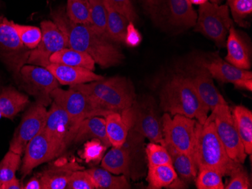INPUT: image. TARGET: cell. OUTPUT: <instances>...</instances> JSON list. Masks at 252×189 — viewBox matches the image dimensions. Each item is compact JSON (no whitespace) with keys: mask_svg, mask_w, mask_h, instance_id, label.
I'll return each mask as SVG.
<instances>
[{"mask_svg":"<svg viewBox=\"0 0 252 189\" xmlns=\"http://www.w3.org/2000/svg\"><path fill=\"white\" fill-rule=\"evenodd\" d=\"M51 16L66 37L68 48L87 54L102 68L117 66L123 62L124 55L110 39L97 33L91 25L73 23L63 7L55 10Z\"/></svg>","mask_w":252,"mask_h":189,"instance_id":"6da1fadb","label":"cell"},{"mask_svg":"<svg viewBox=\"0 0 252 189\" xmlns=\"http://www.w3.org/2000/svg\"><path fill=\"white\" fill-rule=\"evenodd\" d=\"M41 30L42 34L41 42L36 49L28 52L25 65L47 67L51 63L49 59L53 54L68 47L66 37L53 21H42Z\"/></svg>","mask_w":252,"mask_h":189,"instance_id":"7c38bea8","label":"cell"},{"mask_svg":"<svg viewBox=\"0 0 252 189\" xmlns=\"http://www.w3.org/2000/svg\"><path fill=\"white\" fill-rule=\"evenodd\" d=\"M160 107L171 115L196 118L200 124L207 120L209 108L201 101L189 77L175 76L162 87Z\"/></svg>","mask_w":252,"mask_h":189,"instance_id":"7a4b0ae2","label":"cell"},{"mask_svg":"<svg viewBox=\"0 0 252 189\" xmlns=\"http://www.w3.org/2000/svg\"><path fill=\"white\" fill-rule=\"evenodd\" d=\"M148 166L157 165L172 164L171 156L165 146L151 142L146 148Z\"/></svg>","mask_w":252,"mask_h":189,"instance_id":"f35d334b","label":"cell"},{"mask_svg":"<svg viewBox=\"0 0 252 189\" xmlns=\"http://www.w3.org/2000/svg\"><path fill=\"white\" fill-rule=\"evenodd\" d=\"M235 87L238 89H243L246 91H252V76L246 77L244 79L239 80L236 84H234Z\"/></svg>","mask_w":252,"mask_h":189,"instance_id":"f6af8a7d","label":"cell"},{"mask_svg":"<svg viewBox=\"0 0 252 189\" xmlns=\"http://www.w3.org/2000/svg\"><path fill=\"white\" fill-rule=\"evenodd\" d=\"M89 2L91 26L97 33L109 39L107 32V9L104 1L89 0Z\"/></svg>","mask_w":252,"mask_h":189,"instance_id":"1f68e13d","label":"cell"},{"mask_svg":"<svg viewBox=\"0 0 252 189\" xmlns=\"http://www.w3.org/2000/svg\"><path fill=\"white\" fill-rule=\"evenodd\" d=\"M66 189H95L93 178L87 170H76L72 173L68 181Z\"/></svg>","mask_w":252,"mask_h":189,"instance_id":"ab89813d","label":"cell"},{"mask_svg":"<svg viewBox=\"0 0 252 189\" xmlns=\"http://www.w3.org/2000/svg\"><path fill=\"white\" fill-rule=\"evenodd\" d=\"M54 103L62 107L69 116L80 123L86 118L94 116L105 117L110 113L100 108L93 99L81 91L70 88L69 90L55 89L51 93Z\"/></svg>","mask_w":252,"mask_h":189,"instance_id":"9c48e42d","label":"cell"},{"mask_svg":"<svg viewBox=\"0 0 252 189\" xmlns=\"http://www.w3.org/2000/svg\"><path fill=\"white\" fill-rule=\"evenodd\" d=\"M79 125L62 107L52 104L48 111L45 129L53 146L55 158H59L73 142Z\"/></svg>","mask_w":252,"mask_h":189,"instance_id":"30bf717a","label":"cell"},{"mask_svg":"<svg viewBox=\"0 0 252 189\" xmlns=\"http://www.w3.org/2000/svg\"><path fill=\"white\" fill-rule=\"evenodd\" d=\"M116 12L126 17L130 22L135 23L137 21V13L131 0H104Z\"/></svg>","mask_w":252,"mask_h":189,"instance_id":"60d3db41","label":"cell"},{"mask_svg":"<svg viewBox=\"0 0 252 189\" xmlns=\"http://www.w3.org/2000/svg\"><path fill=\"white\" fill-rule=\"evenodd\" d=\"M65 9L68 18L73 23L90 25L89 0H67Z\"/></svg>","mask_w":252,"mask_h":189,"instance_id":"d6a6232c","label":"cell"},{"mask_svg":"<svg viewBox=\"0 0 252 189\" xmlns=\"http://www.w3.org/2000/svg\"><path fill=\"white\" fill-rule=\"evenodd\" d=\"M79 170H84V167L79 166L76 162H69L65 159L55 161L42 173H39L42 189H66L72 173Z\"/></svg>","mask_w":252,"mask_h":189,"instance_id":"e0dca14e","label":"cell"},{"mask_svg":"<svg viewBox=\"0 0 252 189\" xmlns=\"http://www.w3.org/2000/svg\"><path fill=\"white\" fill-rule=\"evenodd\" d=\"M228 33L226 41L227 54L225 60L238 68L250 70L252 66L251 50L246 39L233 26L230 28Z\"/></svg>","mask_w":252,"mask_h":189,"instance_id":"ffe728a7","label":"cell"},{"mask_svg":"<svg viewBox=\"0 0 252 189\" xmlns=\"http://www.w3.org/2000/svg\"><path fill=\"white\" fill-rule=\"evenodd\" d=\"M141 40H142V36H141L139 31L136 29L134 23L129 22L127 30H126L125 43L129 47H137L141 44Z\"/></svg>","mask_w":252,"mask_h":189,"instance_id":"7bdbcfd3","label":"cell"},{"mask_svg":"<svg viewBox=\"0 0 252 189\" xmlns=\"http://www.w3.org/2000/svg\"><path fill=\"white\" fill-rule=\"evenodd\" d=\"M233 19L237 25L246 27V20L252 14V0H226Z\"/></svg>","mask_w":252,"mask_h":189,"instance_id":"74e56055","label":"cell"},{"mask_svg":"<svg viewBox=\"0 0 252 189\" xmlns=\"http://www.w3.org/2000/svg\"><path fill=\"white\" fill-rule=\"evenodd\" d=\"M140 2L158 25L185 29L196 25L197 13L189 0H140Z\"/></svg>","mask_w":252,"mask_h":189,"instance_id":"5b68a950","label":"cell"},{"mask_svg":"<svg viewBox=\"0 0 252 189\" xmlns=\"http://www.w3.org/2000/svg\"><path fill=\"white\" fill-rule=\"evenodd\" d=\"M230 180L224 187V189H249L251 188L250 180L247 171L243 164L238 167L230 175Z\"/></svg>","mask_w":252,"mask_h":189,"instance_id":"b9f144b4","label":"cell"},{"mask_svg":"<svg viewBox=\"0 0 252 189\" xmlns=\"http://www.w3.org/2000/svg\"><path fill=\"white\" fill-rule=\"evenodd\" d=\"M236 129L241 138L245 152H252V112L243 105L236 106L231 111Z\"/></svg>","mask_w":252,"mask_h":189,"instance_id":"4316f807","label":"cell"},{"mask_svg":"<svg viewBox=\"0 0 252 189\" xmlns=\"http://www.w3.org/2000/svg\"><path fill=\"white\" fill-rule=\"evenodd\" d=\"M201 101L212 111L220 105L228 104L214 84L213 78L207 69L200 65L192 77H189Z\"/></svg>","mask_w":252,"mask_h":189,"instance_id":"ac0fdd59","label":"cell"},{"mask_svg":"<svg viewBox=\"0 0 252 189\" xmlns=\"http://www.w3.org/2000/svg\"><path fill=\"white\" fill-rule=\"evenodd\" d=\"M209 118L214 121L217 134L224 146L229 157L236 163L243 164L247 157L232 116L231 109L226 105L214 108Z\"/></svg>","mask_w":252,"mask_h":189,"instance_id":"52a82bcc","label":"cell"},{"mask_svg":"<svg viewBox=\"0 0 252 189\" xmlns=\"http://www.w3.org/2000/svg\"><path fill=\"white\" fill-rule=\"evenodd\" d=\"M29 51L20 40L13 21L0 15V53L15 73L25 65Z\"/></svg>","mask_w":252,"mask_h":189,"instance_id":"9a60e30c","label":"cell"},{"mask_svg":"<svg viewBox=\"0 0 252 189\" xmlns=\"http://www.w3.org/2000/svg\"><path fill=\"white\" fill-rule=\"evenodd\" d=\"M148 189H186L185 182L181 181L172 164L148 166L147 177Z\"/></svg>","mask_w":252,"mask_h":189,"instance_id":"7402d4cb","label":"cell"},{"mask_svg":"<svg viewBox=\"0 0 252 189\" xmlns=\"http://www.w3.org/2000/svg\"><path fill=\"white\" fill-rule=\"evenodd\" d=\"M201 65L209 70L213 79L221 83L235 84L242 79L252 76V72L249 70L238 68L219 57L209 61H201Z\"/></svg>","mask_w":252,"mask_h":189,"instance_id":"603a6c76","label":"cell"},{"mask_svg":"<svg viewBox=\"0 0 252 189\" xmlns=\"http://www.w3.org/2000/svg\"><path fill=\"white\" fill-rule=\"evenodd\" d=\"M104 3L107 9V36L113 42L123 43L130 21L121 14L116 12L115 10L113 9L108 4L105 2H104Z\"/></svg>","mask_w":252,"mask_h":189,"instance_id":"4dcf8cb0","label":"cell"},{"mask_svg":"<svg viewBox=\"0 0 252 189\" xmlns=\"http://www.w3.org/2000/svg\"><path fill=\"white\" fill-rule=\"evenodd\" d=\"M133 125L131 129L150 140L163 145L162 119H160L156 109L155 102L152 98L147 99L141 103H134Z\"/></svg>","mask_w":252,"mask_h":189,"instance_id":"5bb4252c","label":"cell"},{"mask_svg":"<svg viewBox=\"0 0 252 189\" xmlns=\"http://www.w3.org/2000/svg\"><path fill=\"white\" fill-rule=\"evenodd\" d=\"M84 93L103 109L121 112L132 107L136 94L132 83L127 78L114 76L99 81L70 86Z\"/></svg>","mask_w":252,"mask_h":189,"instance_id":"277c9868","label":"cell"},{"mask_svg":"<svg viewBox=\"0 0 252 189\" xmlns=\"http://www.w3.org/2000/svg\"><path fill=\"white\" fill-rule=\"evenodd\" d=\"M89 139H99L107 148L111 146L107 136L106 121L104 117H92L83 120L79 123L73 142H82Z\"/></svg>","mask_w":252,"mask_h":189,"instance_id":"cb8c5ba5","label":"cell"},{"mask_svg":"<svg viewBox=\"0 0 252 189\" xmlns=\"http://www.w3.org/2000/svg\"><path fill=\"white\" fill-rule=\"evenodd\" d=\"M190 3L194 4V5H202V4H205V2H209V0H189Z\"/></svg>","mask_w":252,"mask_h":189,"instance_id":"7dc6e473","label":"cell"},{"mask_svg":"<svg viewBox=\"0 0 252 189\" xmlns=\"http://www.w3.org/2000/svg\"><path fill=\"white\" fill-rule=\"evenodd\" d=\"M22 189V186L20 184V181L16 177L14 178L12 180L6 182L4 183L1 189Z\"/></svg>","mask_w":252,"mask_h":189,"instance_id":"bcb514c9","label":"cell"},{"mask_svg":"<svg viewBox=\"0 0 252 189\" xmlns=\"http://www.w3.org/2000/svg\"><path fill=\"white\" fill-rule=\"evenodd\" d=\"M55 159V151L45 128L27 144L21 173L28 176L35 167Z\"/></svg>","mask_w":252,"mask_h":189,"instance_id":"2e32d148","label":"cell"},{"mask_svg":"<svg viewBox=\"0 0 252 189\" xmlns=\"http://www.w3.org/2000/svg\"><path fill=\"white\" fill-rule=\"evenodd\" d=\"M28 104V96L14 87H5L0 94V117L13 119Z\"/></svg>","mask_w":252,"mask_h":189,"instance_id":"484cf974","label":"cell"},{"mask_svg":"<svg viewBox=\"0 0 252 189\" xmlns=\"http://www.w3.org/2000/svg\"><path fill=\"white\" fill-rule=\"evenodd\" d=\"M162 122L165 141L194 160L197 121L181 115H175L171 118L170 114L165 112Z\"/></svg>","mask_w":252,"mask_h":189,"instance_id":"ba28073f","label":"cell"},{"mask_svg":"<svg viewBox=\"0 0 252 189\" xmlns=\"http://www.w3.org/2000/svg\"><path fill=\"white\" fill-rule=\"evenodd\" d=\"M28 92L37 97L36 102L47 107L52 102L51 93L59 87V82L46 67L25 64L16 73Z\"/></svg>","mask_w":252,"mask_h":189,"instance_id":"8fae6325","label":"cell"},{"mask_svg":"<svg viewBox=\"0 0 252 189\" xmlns=\"http://www.w3.org/2000/svg\"><path fill=\"white\" fill-rule=\"evenodd\" d=\"M210 1L212 3L217 4V5H220V4L223 2V1H225V0H210Z\"/></svg>","mask_w":252,"mask_h":189,"instance_id":"c3c4849f","label":"cell"},{"mask_svg":"<svg viewBox=\"0 0 252 189\" xmlns=\"http://www.w3.org/2000/svg\"><path fill=\"white\" fill-rule=\"evenodd\" d=\"M62 85L74 86L92 81H99L104 76L96 74L92 70L82 67L67 66L59 63H50L46 67Z\"/></svg>","mask_w":252,"mask_h":189,"instance_id":"44dd1931","label":"cell"},{"mask_svg":"<svg viewBox=\"0 0 252 189\" xmlns=\"http://www.w3.org/2000/svg\"><path fill=\"white\" fill-rule=\"evenodd\" d=\"M49 60L51 63L82 67L92 71H94L95 69V62L89 54L71 48H64L55 52L51 56Z\"/></svg>","mask_w":252,"mask_h":189,"instance_id":"f1b7e54d","label":"cell"},{"mask_svg":"<svg viewBox=\"0 0 252 189\" xmlns=\"http://www.w3.org/2000/svg\"><path fill=\"white\" fill-rule=\"evenodd\" d=\"M107 149V146L101 141L92 139L84 144L83 150L79 154L86 163L96 165L101 162Z\"/></svg>","mask_w":252,"mask_h":189,"instance_id":"d590c367","label":"cell"},{"mask_svg":"<svg viewBox=\"0 0 252 189\" xmlns=\"http://www.w3.org/2000/svg\"><path fill=\"white\" fill-rule=\"evenodd\" d=\"M233 26L227 5H217L211 2L199 6L195 29L205 37L214 41L217 46H226L229 29Z\"/></svg>","mask_w":252,"mask_h":189,"instance_id":"8992f818","label":"cell"},{"mask_svg":"<svg viewBox=\"0 0 252 189\" xmlns=\"http://www.w3.org/2000/svg\"><path fill=\"white\" fill-rule=\"evenodd\" d=\"M93 178L95 189H128L131 188L126 176H114L113 173L103 168L87 170Z\"/></svg>","mask_w":252,"mask_h":189,"instance_id":"f546056e","label":"cell"},{"mask_svg":"<svg viewBox=\"0 0 252 189\" xmlns=\"http://www.w3.org/2000/svg\"><path fill=\"white\" fill-rule=\"evenodd\" d=\"M13 26L18 32L20 40L27 49L33 50L39 46L42 39L41 29L37 27L18 25L14 22Z\"/></svg>","mask_w":252,"mask_h":189,"instance_id":"8d00e7d4","label":"cell"},{"mask_svg":"<svg viewBox=\"0 0 252 189\" xmlns=\"http://www.w3.org/2000/svg\"><path fill=\"white\" fill-rule=\"evenodd\" d=\"M47 117L46 107L38 102L31 106L15 132L10 143L9 150L22 155L27 144L45 128Z\"/></svg>","mask_w":252,"mask_h":189,"instance_id":"4fadbf2b","label":"cell"},{"mask_svg":"<svg viewBox=\"0 0 252 189\" xmlns=\"http://www.w3.org/2000/svg\"><path fill=\"white\" fill-rule=\"evenodd\" d=\"M194 161L198 170L213 169L222 176H230L241 165L229 157L209 117L205 123L196 124Z\"/></svg>","mask_w":252,"mask_h":189,"instance_id":"3957f363","label":"cell"},{"mask_svg":"<svg viewBox=\"0 0 252 189\" xmlns=\"http://www.w3.org/2000/svg\"><path fill=\"white\" fill-rule=\"evenodd\" d=\"M21 155L12 151H8L5 157L0 162V189L1 186L12 180L21 164Z\"/></svg>","mask_w":252,"mask_h":189,"instance_id":"836d02e7","label":"cell"},{"mask_svg":"<svg viewBox=\"0 0 252 189\" xmlns=\"http://www.w3.org/2000/svg\"><path fill=\"white\" fill-rule=\"evenodd\" d=\"M223 176L213 169L204 168L198 170L195 179L198 189H224Z\"/></svg>","mask_w":252,"mask_h":189,"instance_id":"e575fe53","label":"cell"},{"mask_svg":"<svg viewBox=\"0 0 252 189\" xmlns=\"http://www.w3.org/2000/svg\"><path fill=\"white\" fill-rule=\"evenodd\" d=\"M22 189H42V182H41L40 176L39 175H36L33 177L31 178L28 183L23 186Z\"/></svg>","mask_w":252,"mask_h":189,"instance_id":"ee69618b","label":"cell"},{"mask_svg":"<svg viewBox=\"0 0 252 189\" xmlns=\"http://www.w3.org/2000/svg\"><path fill=\"white\" fill-rule=\"evenodd\" d=\"M162 146H165L171 156L172 165L176 170L178 176L182 178L185 182H190L196 179L198 169L193 159L175 149L171 144L165 141Z\"/></svg>","mask_w":252,"mask_h":189,"instance_id":"83f0119b","label":"cell"},{"mask_svg":"<svg viewBox=\"0 0 252 189\" xmlns=\"http://www.w3.org/2000/svg\"><path fill=\"white\" fill-rule=\"evenodd\" d=\"M131 162V152L123 145L110 149L102 159L101 166L113 174L126 176L129 175Z\"/></svg>","mask_w":252,"mask_h":189,"instance_id":"d4e9b609","label":"cell"},{"mask_svg":"<svg viewBox=\"0 0 252 189\" xmlns=\"http://www.w3.org/2000/svg\"><path fill=\"white\" fill-rule=\"evenodd\" d=\"M132 107L121 112H110L104 118L107 136L113 147L124 145L133 125Z\"/></svg>","mask_w":252,"mask_h":189,"instance_id":"d6986e66","label":"cell"}]
</instances>
